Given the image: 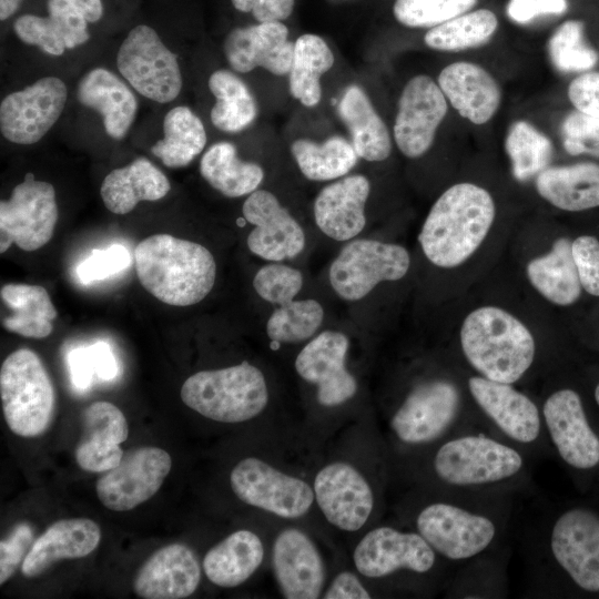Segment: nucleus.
<instances>
[{
    "instance_id": "f257e3e1",
    "label": "nucleus",
    "mask_w": 599,
    "mask_h": 599,
    "mask_svg": "<svg viewBox=\"0 0 599 599\" xmlns=\"http://www.w3.org/2000/svg\"><path fill=\"white\" fill-rule=\"evenodd\" d=\"M490 193L474 183L448 187L432 206L418 242L425 256L436 266L463 264L480 246L495 220Z\"/></svg>"
},
{
    "instance_id": "f03ea898",
    "label": "nucleus",
    "mask_w": 599,
    "mask_h": 599,
    "mask_svg": "<svg viewBox=\"0 0 599 599\" xmlns=\"http://www.w3.org/2000/svg\"><path fill=\"white\" fill-rule=\"evenodd\" d=\"M136 275L142 286L172 306L201 302L213 288L216 264L201 244L169 234H155L135 247Z\"/></svg>"
},
{
    "instance_id": "7ed1b4c3",
    "label": "nucleus",
    "mask_w": 599,
    "mask_h": 599,
    "mask_svg": "<svg viewBox=\"0 0 599 599\" xmlns=\"http://www.w3.org/2000/svg\"><path fill=\"white\" fill-rule=\"evenodd\" d=\"M460 345L480 376L507 384L525 375L536 351L526 325L496 306H483L467 315L460 328Z\"/></svg>"
},
{
    "instance_id": "20e7f679",
    "label": "nucleus",
    "mask_w": 599,
    "mask_h": 599,
    "mask_svg": "<svg viewBox=\"0 0 599 599\" xmlns=\"http://www.w3.org/2000/svg\"><path fill=\"white\" fill-rule=\"evenodd\" d=\"M182 402L200 415L220 423H242L256 417L268 402L263 373L243 362L221 369L201 370L181 388Z\"/></svg>"
},
{
    "instance_id": "39448f33",
    "label": "nucleus",
    "mask_w": 599,
    "mask_h": 599,
    "mask_svg": "<svg viewBox=\"0 0 599 599\" xmlns=\"http://www.w3.org/2000/svg\"><path fill=\"white\" fill-rule=\"evenodd\" d=\"M0 396L6 423L13 434L30 438L48 429L54 412V389L33 351L19 348L3 361Z\"/></svg>"
},
{
    "instance_id": "423d86ee",
    "label": "nucleus",
    "mask_w": 599,
    "mask_h": 599,
    "mask_svg": "<svg viewBox=\"0 0 599 599\" xmlns=\"http://www.w3.org/2000/svg\"><path fill=\"white\" fill-rule=\"evenodd\" d=\"M522 466L524 459L515 448L479 435L453 438L434 457L436 475L459 487L498 483L516 476Z\"/></svg>"
},
{
    "instance_id": "0eeeda50",
    "label": "nucleus",
    "mask_w": 599,
    "mask_h": 599,
    "mask_svg": "<svg viewBox=\"0 0 599 599\" xmlns=\"http://www.w3.org/2000/svg\"><path fill=\"white\" fill-rule=\"evenodd\" d=\"M116 64L140 94L155 102H171L182 89L176 55L149 26L140 24L129 32L118 51Z\"/></svg>"
},
{
    "instance_id": "6e6552de",
    "label": "nucleus",
    "mask_w": 599,
    "mask_h": 599,
    "mask_svg": "<svg viewBox=\"0 0 599 599\" xmlns=\"http://www.w3.org/2000/svg\"><path fill=\"white\" fill-rule=\"evenodd\" d=\"M409 265V254L400 245L355 240L343 247L332 263L329 282L341 298L358 301L378 283L404 277Z\"/></svg>"
},
{
    "instance_id": "1a4fd4ad",
    "label": "nucleus",
    "mask_w": 599,
    "mask_h": 599,
    "mask_svg": "<svg viewBox=\"0 0 599 599\" xmlns=\"http://www.w3.org/2000/svg\"><path fill=\"white\" fill-rule=\"evenodd\" d=\"M57 221L54 187L28 173L10 199L0 203V253L13 243L27 252L44 246L53 235Z\"/></svg>"
},
{
    "instance_id": "9d476101",
    "label": "nucleus",
    "mask_w": 599,
    "mask_h": 599,
    "mask_svg": "<svg viewBox=\"0 0 599 599\" xmlns=\"http://www.w3.org/2000/svg\"><path fill=\"white\" fill-rule=\"evenodd\" d=\"M230 484L243 502L287 519L304 516L315 498L313 488L306 481L255 457L242 459L235 465Z\"/></svg>"
},
{
    "instance_id": "9b49d317",
    "label": "nucleus",
    "mask_w": 599,
    "mask_h": 599,
    "mask_svg": "<svg viewBox=\"0 0 599 599\" xmlns=\"http://www.w3.org/2000/svg\"><path fill=\"white\" fill-rule=\"evenodd\" d=\"M551 554L569 579L582 591L599 593V514L577 506L554 522Z\"/></svg>"
},
{
    "instance_id": "f8f14e48",
    "label": "nucleus",
    "mask_w": 599,
    "mask_h": 599,
    "mask_svg": "<svg viewBox=\"0 0 599 599\" xmlns=\"http://www.w3.org/2000/svg\"><path fill=\"white\" fill-rule=\"evenodd\" d=\"M172 467L167 451L143 446L123 454L119 465L95 483L102 505L113 511H128L153 497Z\"/></svg>"
},
{
    "instance_id": "ddd939ff",
    "label": "nucleus",
    "mask_w": 599,
    "mask_h": 599,
    "mask_svg": "<svg viewBox=\"0 0 599 599\" xmlns=\"http://www.w3.org/2000/svg\"><path fill=\"white\" fill-rule=\"evenodd\" d=\"M416 527L436 552L450 560L469 559L483 552L497 531L487 516L447 502L423 508Z\"/></svg>"
},
{
    "instance_id": "4468645a",
    "label": "nucleus",
    "mask_w": 599,
    "mask_h": 599,
    "mask_svg": "<svg viewBox=\"0 0 599 599\" xmlns=\"http://www.w3.org/2000/svg\"><path fill=\"white\" fill-rule=\"evenodd\" d=\"M67 87L57 77H44L8 94L0 105L2 135L17 144H33L53 126L67 102Z\"/></svg>"
},
{
    "instance_id": "2eb2a0df",
    "label": "nucleus",
    "mask_w": 599,
    "mask_h": 599,
    "mask_svg": "<svg viewBox=\"0 0 599 599\" xmlns=\"http://www.w3.org/2000/svg\"><path fill=\"white\" fill-rule=\"evenodd\" d=\"M542 418L552 445L570 468L588 471L599 466V434L576 390L562 388L549 395Z\"/></svg>"
},
{
    "instance_id": "dca6fc26",
    "label": "nucleus",
    "mask_w": 599,
    "mask_h": 599,
    "mask_svg": "<svg viewBox=\"0 0 599 599\" xmlns=\"http://www.w3.org/2000/svg\"><path fill=\"white\" fill-rule=\"evenodd\" d=\"M460 395L446 379L427 380L410 390L390 420L396 437L406 444H426L441 436L455 420Z\"/></svg>"
},
{
    "instance_id": "f3484780",
    "label": "nucleus",
    "mask_w": 599,
    "mask_h": 599,
    "mask_svg": "<svg viewBox=\"0 0 599 599\" xmlns=\"http://www.w3.org/2000/svg\"><path fill=\"white\" fill-rule=\"evenodd\" d=\"M447 102L428 75H416L406 83L393 128L396 145L405 156L416 159L429 150L447 114Z\"/></svg>"
},
{
    "instance_id": "a211bd4d",
    "label": "nucleus",
    "mask_w": 599,
    "mask_h": 599,
    "mask_svg": "<svg viewBox=\"0 0 599 599\" xmlns=\"http://www.w3.org/2000/svg\"><path fill=\"white\" fill-rule=\"evenodd\" d=\"M353 560L357 571L369 578L386 577L398 570L425 573L434 567L436 551L419 532L378 527L359 540Z\"/></svg>"
},
{
    "instance_id": "6ab92c4d",
    "label": "nucleus",
    "mask_w": 599,
    "mask_h": 599,
    "mask_svg": "<svg viewBox=\"0 0 599 599\" xmlns=\"http://www.w3.org/2000/svg\"><path fill=\"white\" fill-rule=\"evenodd\" d=\"M314 496L325 518L344 531H357L368 520L374 495L365 477L352 465L335 461L314 479Z\"/></svg>"
},
{
    "instance_id": "aec40b11",
    "label": "nucleus",
    "mask_w": 599,
    "mask_h": 599,
    "mask_svg": "<svg viewBox=\"0 0 599 599\" xmlns=\"http://www.w3.org/2000/svg\"><path fill=\"white\" fill-rule=\"evenodd\" d=\"M348 346L345 334L325 331L306 344L295 359L297 374L317 386L316 397L323 406H338L357 392V382L345 367Z\"/></svg>"
},
{
    "instance_id": "412c9836",
    "label": "nucleus",
    "mask_w": 599,
    "mask_h": 599,
    "mask_svg": "<svg viewBox=\"0 0 599 599\" xmlns=\"http://www.w3.org/2000/svg\"><path fill=\"white\" fill-rule=\"evenodd\" d=\"M242 212L244 219L254 226L246 240L253 254L278 262L293 258L303 251V229L273 193L266 190L252 192Z\"/></svg>"
},
{
    "instance_id": "4be33fe9",
    "label": "nucleus",
    "mask_w": 599,
    "mask_h": 599,
    "mask_svg": "<svg viewBox=\"0 0 599 599\" xmlns=\"http://www.w3.org/2000/svg\"><path fill=\"white\" fill-rule=\"evenodd\" d=\"M272 565L284 598L316 599L325 581V567L314 541L297 528L282 530L275 538Z\"/></svg>"
},
{
    "instance_id": "5701e85b",
    "label": "nucleus",
    "mask_w": 599,
    "mask_h": 599,
    "mask_svg": "<svg viewBox=\"0 0 599 599\" xmlns=\"http://www.w3.org/2000/svg\"><path fill=\"white\" fill-rule=\"evenodd\" d=\"M224 54L237 72L246 73L261 67L275 75L291 70L294 43L281 21L262 22L232 30L224 41Z\"/></svg>"
},
{
    "instance_id": "b1692460",
    "label": "nucleus",
    "mask_w": 599,
    "mask_h": 599,
    "mask_svg": "<svg viewBox=\"0 0 599 599\" xmlns=\"http://www.w3.org/2000/svg\"><path fill=\"white\" fill-rule=\"evenodd\" d=\"M468 388L476 404L506 436L521 444L538 438L541 428L539 409L511 384L473 376L468 379Z\"/></svg>"
},
{
    "instance_id": "393cba45",
    "label": "nucleus",
    "mask_w": 599,
    "mask_h": 599,
    "mask_svg": "<svg viewBox=\"0 0 599 599\" xmlns=\"http://www.w3.org/2000/svg\"><path fill=\"white\" fill-rule=\"evenodd\" d=\"M201 568L194 552L183 544H170L139 569L133 589L143 599H182L199 587Z\"/></svg>"
},
{
    "instance_id": "a878e982",
    "label": "nucleus",
    "mask_w": 599,
    "mask_h": 599,
    "mask_svg": "<svg viewBox=\"0 0 599 599\" xmlns=\"http://www.w3.org/2000/svg\"><path fill=\"white\" fill-rule=\"evenodd\" d=\"M129 436L123 413L109 402H95L82 415V436L74 457L80 468L104 473L116 467L123 457L120 444Z\"/></svg>"
},
{
    "instance_id": "bb28decb",
    "label": "nucleus",
    "mask_w": 599,
    "mask_h": 599,
    "mask_svg": "<svg viewBox=\"0 0 599 599\" xmlns=\"http://www.w3.org/2000/svg\"><path fill=\"white\" fill-rule=\"evenodd\" d=\"M437 83L458 114L477 125L487 123L501 102L498 82L473 62L448 64L440 71Z\"/></svg>"
},
{
    "instance_id": "cd10ccee",
    "label": "nucleus",
    "mask_w": 599,
    "mask_h": 599,
    "mask_svg": "<svg viewBox=\"0 0 599 599\" xmlns=\"http://www.w3.org/2000/svg\"><path fill=\"white\" fill-rule=\"evenodd\" d=\"M370 183L355 174L326 185L314 202V217L319 230L336 241L358 235L366 223L365 203Z\"/></svg>"
},
{
    "instance_id": "c85d7f7f",
    "label": "nucleus",
    "mask_w": 599,
    "mask_h": 599,
    "mask_svg": "<svg viewBox=\"0 0 599 599\" xmlns=\"http://www.w3.org/2000/svg\"><path fill=\"white\" fill-rule=\"evenodd\" d=\"M100 540V527L91 519L58 520L33 541L22 561L21 572L27 578L42 575L59 560L88 556Z\"/></svg>"
},
{
    "instance_id": "c756f323",
    "label": "nucleus",
    "mask_w": 599,
    "mask_h": 599,
    "mask_svg": "<svg viewBox=\"0 0 599 599\" xmlns=\"http://www.w3.org/2000/svg\"><path fill=\"white\" fill-rule=\"evenodd\" d=\"M48 17L20 16L13 23L19 39L47 53L61 55L89 40L88 20L70 0H48Z\"/></svg>"
},
{
    "instance_id": "7c9ffc66",
    "label": "nucleus",
    "mask_w": 599,
    "mask_h": 599,
    "mask_svg": "<svg viewBox=\"0 0 599 599\" xmlns=\"http://www.w3.org/2000/svg\"><path fill=\"white\" fill-rule=\"evenodd\" d=\"M77 95L81 104L101 114L111 138L121 140L125 136L135 119L138 102L114 73L103 68L89 71L80 80Z\"/></svg>"
},
{
    "instance_id": "2f4dec72",
    "label": "nucleus",
    "mask_w": 599,
    "mask_h": 599,
    "mask_svg": "<svg viewBox=\"0 0 599 599\" xmlns=\"http://www.w3.org/2000/svg\"><path fill=\"white\" fill-rule=\"evenodd\" d=\"M171 184L164 173L145 158L111 171L101 184L100 194L105 207L114 214L131 212L141 201L164 197Z\"/></svg>"
},
{
    "instance_id": "473e14b6",
    "label": "nucleus",
    "mask_w": 599,
    "mask_h": 599,
    "mask_svg": "<svg viewBox=\"0 0 599 599\" xmlns=\"http://www.w3.org/2000/svg\"><path fill=\"white\" fill-rule=\"evenodd\" d=\"M538 194L570 212L599 206V165L591 162L548 166L536 176Z\"/></svg>"
},
{
    "instance_id": "72a5a7b5",
    "label": "nucleus",
    "mask_w": 599,
    "mask_h": 599,
    "mask_svg": "<svg viewBox=\"0 0 599 599\" xmlns=\"http://www.w3.org/2000/svg\"><path fill=\"white\" fill-rule=\"evenodd\" d=\"M338 114L358 158L379 162L389 156L392 141L387 126L362 88L352 84L345 89L338 103Z\"/></svg>"
},
{
    "instance_id": "f704fd0d",
    "label": "nucleus",
    "mask_w": 599,
    "mask_h": 599,
    "mask_svg": "<svg viewBox=\"0 0 599 599\" xmlns=\"http://www.w3.org/2000/svg\"><path fill=\"white\" fill-rule=\"evenodd\" d=\"M264 547L260 537L246 529L229 535L204 556L203 570L206 578L223 588L245 582L261 566Z\"/></svg>"
},
{
    "instance_id": "c9c22d12",
    "label": "nucleus",
    "mask_w": 599,
    "mask_h": 599,
    "mask_svg": "<svg viewBox=\"0 0 599 599\" xmlns=\"http://www.w3.org/2000/svg\"><path fill=\"white\" fill-rule=\"evenodd\" d=\"M527 276L531 285L549 302L561 306L575 303L582 286L572 253V242L567 237L556 240L549 253L528 263Z\"/></svg>"
},
{
    "instance_id": "e433bc0d",
    "label": "nucleus",
    "mask_w": 599,
    "mask_h": 599,
    "mask_svg": "<svg viewBox=\"0 0 599 599\" xmlns=\"http://www.w3.org/2000/svg\"><path fill=\"white\" fill-rule=\"evenodd\" d=\"M0 296L11 312L2 318L4 329L37 339L52 333V321L58 313L44 287L9 283L1 287Z\"/></svg>"
},
{
    "instance_id": "4c0bfd02",
    "label": "nucleus",
    "mask_w": 599,
    "mask_h": 599,
    "mask_svg": "<svg viewBox=\"0 0 599 599\" xmlns=\"http://www.w3.org/2000/svg\"><path fill=\"white\" fill-rule=\"evenodd\" d=\"M203 179L227 197H238L256 191L264 179L263 169L253 162L242 161L230 142L210 146L200 163Z\"/></svg>"
},
{
    "instance_id": "58836bf2",
    "label": "nucleus",
    "mask_w": 599,
    "mask_h": 599,
    "mask_svg": "<svg viewBox=\"0 0 599 599\" xmlns=\"http://www.w3.org/2000/svg\"><path fill=\"white\" fill-rule=\"evenodd\" d=\"M334 63V55L319 35L306 33L294 43L288 72L290 92L303 105L315 106L322 97L321 75Z\"/></svg>"
},
{
    "instance_id": "ea45409f",
    "label": "nucleus",
    "mask_w": 599,
    "mask_h": 599,
    "mask_svg": "<svg viewBox=\"0 0 599 599\" xmlns=\"http://www.w3.org/2000/svg\"><path fill=\"white\" fill-rule=\"evenodd\" d=\"M164 138L151 149L167 167H183L191 163L206 144V132L199 116L187 106L170 110L163 120Z\"/></svg>"
},
{
    "instance_id": "a19ab883",
    "label": "nucleus",
    "mask_w": 599,
    "mask_h": 599,
    "mask_svg": "<svg viewBox=\"0 0 599 599\" xmlns=\"http://www.w3.org/2000/svg\"><path fill=\"white\" fill-rule=\"evenodd\" d=\"M216 99L211 110L213 125L224 132H240L256 118V101L246 83L229 70H217L209 79Z\"/></svg>"
},
{
    "instance_id": "79ce46f5",
    "label": "nucleus",
    "mask_w": 599,
    "mask_h": 599,
    "mask_svg": "<svg viewBox=\"0 0 599 599\" xmlns=\"http://www.w3.org/2000/svg\"><path fill=\"white\" fill-rule=\"evenodd\" d=\"M291 152L301 172L312 181H328L347 174L358 155L353 144L342 136H331L322 143L295 140Z\"/></svg>"
},
{
    "instance_id": "37998d69",
    "label": "nucleus",
    "mask_w": 599,
    "mask_h": 599,
    "mask_svg": "<svg viewBox=\"0 0 599 599\" xmlns=\"http://www.w3.org/2000/svg\"><path fill=\"white\" fill-rule=\"evenodd\" d=\"M497 28L496 14L489 9H478L430 28L424 42L436 51L459 52L486 44Z\"/></svg>"
},
{
    "instance_id": "c03bdc74",
    "label": "nucleus",
    "mask_w": 599,
    "mask_h": 599,
    "mask_svg": "<svg viewBox=\"0 0 599 599\" xmlns=\"http://www.w3.org/2000/svg\"><path fill=\"white\" fill-rule=\"evenodd\" d=\"M505 150L514 177L526 182L547 169L554 146L551 140L525 120L514 122L505 139Z\"/></svg>"
},
{
    "instance_id": "a18cd8bd",
    "label": "nucleus",
    "mask_w": 599,
    "mask_h": 599,
    "mask_svg": "<svg viewBox=\"0 0 599 599\" xmlns=\"http://www.w3.org/2000/svg\"><path fill=\"white\" fill-rule=\"evenodd\" d=\"M324 318V309L315 300L291 301L270 316L268 337L278 343H297L313 336Z\"/></svg>"
},
{
    "instance_id": "49530a36",
    "label": "nucleus",
    "mask_w": 599,
    "mask_h": 599,
    "mask_svg": "<svg viewBox=\"0 0 599 599\" xmlns=\"http://www.w3.org/2000/svg\"><path fill=\"white\" fill-rule=\"evenodd\" d=\"M585 26L579 20L561 23L548 41L552 64L561 72H580L593 68L598 52L585 41Z\"/></svg>"
},
{
    "instance_id": "de8ad7c7",
    "label": "nucleus",
    "mask_w": 599,
    "mask_h": 599,
    "mask_svg": "<svg viewBox=\"0 0 599 599\" xmlns=\"http://www.w3.org/2000/svg\"><path fill=\"white\" fill-rule=\"evenodd\" d=\"M477 0H395L396 20L409 28H434L468 12Z\"/></svg>"
},
{
    "instance_id": "09e8293b",
    "label": "nucleus",
    "mask_w": 599,
    "mask_h": 599,
    "mask_svg": "<svg viewBox=\"0 0 599 599\" xmlns=\"http://www.w3.org/2000/svg\"><path fill=\"white\" fill-rule=\"evenodd\" d=\"M68 361L72 382L79 389L88 388L94 375L110 380L118 370L110 346L102 342L72 351Z\"/></svg>"
},
{
    "instance_id": "8fccbe9b",
    "label": "nucleus",
    "mask_w": 599,
    "mask_h": 599,
    "mask_svg": "<svg viewBox=\"0 0 599 599\" xmlns=\"http://www.w3.org/2000/svg\"><path fill=\"white\" fill-rule=\"evenodd\" d=\"M303 277L298 270L283 264H268L253 280L256 293L266 302L286 304L298 294Z\"/></svg>"
},
{
    "instance_id": "3c124183",
    "label": "nucleus",
    "mask_w": 599,
    "mask_h": 599,
    "mask_svg": "<svg viewBox=\"0 0 599 599\" xmlns=\"http://www.w3.org/2000/svg\"><path fill=\"white\" fill-rule=\"evenodd\" d=\"M562 146L570 155L599 158V118L580 111L570 112L561 123Z\"/></svg>"
},
{
    "instance_id": "603ef678",
    "label": "nucleus",
    "mask_w": 599,
    "mask_h": 599,
    "mask_svg": "<svg viewBox=\"0 0 599 599\" xmlns=\"http://www.w3.org/2000/svg\"><path fill=\"white\" fill-rule=\"evenodd\" d=\"M129 251L119 244L104 250H93L77 267V275L82 283L102 281L130 265Z\"/></svg>"
},
{
    "instance_id": "864d4df0",
    "label": "nucleus",
    "mask_w": 599,
    "mask_h": 599,
    "mask_svg": "<svg viewBox=\"0 0 599 599\" xmlns=\"http://www.w3.org/2000/svg\"><path fill=\"white\" fill-rule=\"evenodd\" d=\"M572 253L582 288L599 296V241L595 236L581 235L572 242Z\"/></svg>"
},
{
    "instance_id": "5fc2aeb1",
    "label": "nucleus",
    "mask_w": 599,
    "mask_h": 599,
    "mask_svg": "<svg viewBox=\"0 0 599 599\" xmlns=\"http://www.w3.org/2000/svg\"><path fill=\"white\" fill-rule=\"evenodd\" d=\"M33 530L28 524L18 525L7 539L0 541V583L3 585L26 558L33 544Z\"/></svg>"
},
{
    "instance_id": "6e6d98bb",
    "label": "nucleus",
    "mask_w": 599,
    "mask_h": 599,
    "mask_svg": "<svg viewBox=\"0 0 599 599\" xmlns=\"http://www.w3.org/2000/svg\"><path fill=\"white\" fill-rule=\"evenodd\" d=\"M568 98L576 110L599 118V71L576 77L568 87Z\"/></svg>"
},
{
    "instance_id": "4d7b16f0",
    "label": "nucleus",
    "mask_w": 599,
    "mask_h": 599,
    "mask_svg": "<svg viewBox=\"0 0 599 599\" xmlns=\"http://www.w3.org/2000/svg\"><path fill=\"white\" fill-rule=\"evenodd\" d=\"M567 9V0H509L506 13L511 21L524 24L540 16L562 14Z\"/></svg>"
},
{
    "instance_id": "13d9d810",
    "label": "nucleus",
    "mask_w": 599,
    "mask_h": 599,
    "mask_svg": "<svg viewBox=\"0 0 599 599\" xmlns=\"http://www.w3.org/2000/svg\"><path fill=\"white\" fill-rule=\"evenodd\" d=\"M235 9L250 12L260 22H273L287 19L293 9L294 0H231Z\"/></svg>"
},
{
    "instance_id": "bf43d9fd",
    "label": "nucleus",
    "mask_w": 599,
    "mask_h": 599,
    "mask_svg": "<svg viewBox=\"0 0 599 599\" xmlns=\"http://www.w3.org/2000/svg\"><path fill=\"white\" fill-rule=\"evenodd\" d=\"M325 599H368L369 592L358 577L351 571L339 572L331 582L324 595Z\"/></svg>"
},
{
    "instance_id": "052dcab7",
    "label": "nucleus",
    "mask_w": 599,
    "mask_h": 599,
    "mask_svg": "<svg viewBox=\"0 0 599 599\" xmlns=\"http://www.w3.org/2000/svg\"><path fill=\"white\" fill-rule=\"evenodd\" d=\"M84 14L88 22H97L103 14L101 0H70Z\"/></svg>"
},
{
    "instance_id": "680f3d73",
    "label": "nucleus",
    "mask_w": 599,
    "mask_h": 599,
    "mask_svg": "<svg viewBox=\"0 0 599 599\" xmlns=\"http://www.w3.org/2000/svg\"><path fill=\"white\" fill-rule=\"evenodd\" d=\"M22 0H0V19L6 20L19 8Z\"/></svg>"
},
{
    "instance_id": "e2e57ef3",
    "label": "nucleus",
    "mask_w": 599,
    "mask_h": 599,
    "mask_svg": "<svg viewBox=\"0 0 599 599\" xmlns=\"http://www.w3.org/2000/svg\"><path fill=\"white\" fill-rule=\"evenodd\" d=\"M595 400H596L597 405L599 406V383L597 384V386L595 388Z\"/></svg>"
}]
</instances>
